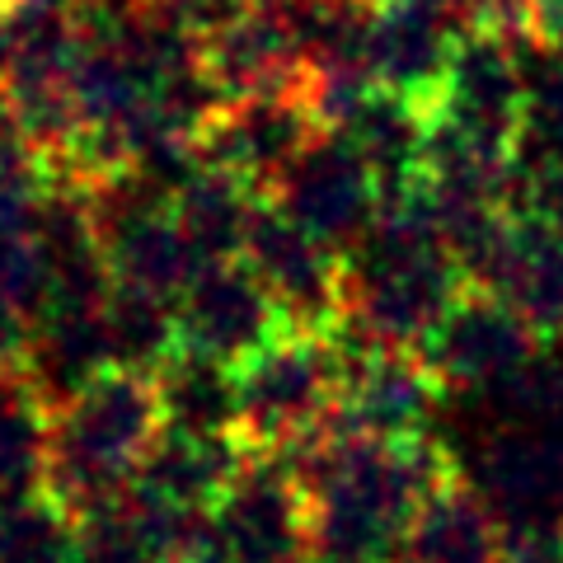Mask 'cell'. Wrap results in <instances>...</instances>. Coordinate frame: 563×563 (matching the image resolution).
I'll return each mask as SVG.
<instances>
[{
    "label": "cell",
    "instance_id": "cell-3",
    "mask_svg": "<svg viewBox=\"0 0 563 563\" xmlns=\"http://www.w3.org/2000/svg\"><path fill=\"white\" fill-rule=\"evenodd\" d=\"M165 432L155 380L141 372H103L90 390L52 409L47 428V493L76 517L122 503L141 465Z\"/></svg>",
    "mask_w": 563,
    "mask_h": 563
},
{
    "label": "cell",
    "instance_id": "cell-24",
    "mask_svg": "<svg viewBox=\"0 0 563 563\" xmlns=\"http://www.w3.org/2000/svg\"><path fill=\"white\" fill-rule=\"evenodd\" d=\"M80 540V517L47 488L0 503V563H70Z\"/></svg>",
    "mask_w": 563,
    "mask_h": 563
},
{
    "label": "cell",
    "instance_id": "cell-23",
    "mask_svg": "<svg viewBox=\"0 0 563 563\" xmlns=\"http://www.w3.org/2000/svg\"><path fill=\"white\" fill-rule=\"evenodd\" d=\"M52 413L20 376H0V503L47 488Z\"/></svg>",
    "mask_w": 563,
    "mask_h": 563
},
{
    "label": "cell",
    "instance_id": "cell-8",
    "mask_svg": "<svg viewBox=\"0 0 563 563\" xmlns=\"http://www.w3.org/2000/svg\"><path fill=\"white\" fill-rule=\"evenodd\" d=\"M217 536L231 563H306L310 559V507L301 479L282 451L244 455L231 488L211 507Z\"/></svg>",
    "mask_w": 563,
    "mask_h": 563
},
{
    "label": "cell",
    "instance_id": "cell-15",
    "mask_svg": "<svg viewBox=\"0 0 563 563\" xmlns=\"http://www.w3.org/2000/svg\"><path fill=\"white\" fill-rule=\"evenodd\" d=\"M103 372H113V347L99 306H57L29 329L20 380L47 413L90 390Z\"/></svg>",
    "mask_w": 563,
    "mask_h": 563
},
{
    "label": "cell",
    "instance_id": "cell-13",
    "mask_svg": "<svg viewBox=\"0 0 563 563\" xmlns=\"http://www.w3.org/2000/svg\"><path fill=\"white\" fill-rule=\"evenodd\" d=\"M461 29L465 20L455 10L418 5V0H380L372 38H366V70L385 90L409 95L418 103H437Z\"/></svg>",
    "mask_w": 563,
    "mask_h": 563
},
{
    "label": "cell",
    "instance_id": "cell-18",
    "mask_svg": "<svg viewBox=\"0 0 563 563\" xmlns=\"http://www.w3.org/2000/svg\"><path fill=\"white\" fill-rule=\"evenodd\" d=\"M404 563H507V526L465 479H446L418 507L404 536Z\"/></svg>",
    "mask_w": 563,
    "mask_h": 563
},
{
    "label": "cell",
    "instance_id": "cell-21",
    "mask_svg": "<svg viewBox=\"0 0 563 563\" xmlns=\"http://www.w3.org/2000/svg\"><path fill=\"white\" fill-rule=\"evenodd\" d=\"M258 202H263V192L254 184H244L240 174L198 165L179 184V192H174V221H179L184 240L192 244V254L202 263L240 258Z\"/></svg>",
    "mask_w": 563,
    "mask_h": 563
},
{
    "label": "cell",
    "instance_id": "cell-25",
    "mask_svg": "<svg viewBox=\"0 0 563 563\" xmlns=\"http://www.w3.org/2000/svg\"><path fill=\"white\" fill-rule=\"evenodd\" d=\"M70 563H165L151 536L136 526L128 503H113L103 512L80 517V540Z\"/></svg>",
    "mask_w": 563,
    "mask_h": 563
},
{
    "label": "cell",
    "instance_id": "cell-20",
    "mask_svg": "<svg viewBox=\"0 0 563 563\" xmlns=\"http://www.w3.org/2000/svg\"><path fill=\"white\" fill-rule=\"evenodd\" d=\"M151 380L155 395H161L165 432L240 437V376L231 362L179 347Z\"/></svg>",
    "mask_w": 563,
    "mask_h": 563
},
{
    "label": "cell",
    "instance_id": "cell-28",
    "mask_svg": "<svg viewBox=\"0 0 563 563\" xmlns=\"http://www.w3.org/2000/svg\"><path fill=\"white\" fill-rule=\"evenodd\" d=\"M526 33L550 47H563V0H526Z\"/></svg>",
    "mask_w": 563,
    "mask_h": 563
},
{
    "label": "cell",
    "instance_id": "cell-4",
    "mask_svg": "<svg viewBox=\"0 0 563 563\" xmlns=\"http://www.w3.org/2000/svg\"><path fill=\"white\" fill-rule=\"evenodd\" d=\"M235 376L240 442L254 451H296L339 413L343 352L333 329H282L235 366Z\"/></svg>",
    "mask_w": 563,
    "mask_h": 563
},
{
    "label": "cell",
    "instance_id": "cell-7",
    "mask_svg": "<svg viewBox=\"0 0 563 563\" xmlns=\"http://www.w3.org/2000/svg\"><path fill=\"white\" fill-rule=\"evenodd\" d=\"M263 198L287 211L291 221H301L310 235H320L329 250L347 254L366 235V225L380 217L385 188L357 155V146L343 132L324 128Z\"/></svg>",
    "mask_w": 563,
    "mask_h": 563
},
{
    "label": "cell",
    "instance_id": "cell-5",
    "mask_svg": "<svg viewBox=\"0 0 563 563\" xmlns=\"http://www.w3.org/2000/svg\"><path fill=\"white\" fill-rule=\"evenodd\" d=\"M540 343L544 339L503 296H493L488 287H465L418 343V357L428 362L442 390L488 399L503 395L531 366Z\"/></svg>",
    "mask_w": 563,
    "mask_h": 563
},
{
    "label": "cell",
    "instance_id": "cell-9",
    "mask_svg": "<svg viewBox=\"0 0 563 563\" xmlns=\"http://www.w3.org/2000/svg\"><path fill=\"white\" fill-rule=\"evenodd\" d=\"M320 132L324 122L306 99V85L301 90H263L225 99L198 136V155L202 165L231 169L244 184L268 192Z\"/></svg>",
    "mask_w": 563,
    "mask_h": 563
},
{
    "label": "cell",
    "instance_id": "cell-12",
    "mask_svg": "<svg viewBox=\"0 0 563 563\" xmlns=\"http://www.w3.org/2000/svg\"><path fill=\"white\" fill-rule=\"evenodd\" d=\"M526 33L507 29H461L446 85L432 109L461 122L474 136L517 146L526 122Z\"/></svg>",
    "mask_w": 563,
    "mask_h": 563
},
{
    "label": "cell",
    "instance_id": "cell-30",
    "mask_svg": "<svg viewBox=\"0 0 563 563\" xmlns=\"http://www.w3.org/2000/svg\"><path fill=\"white\" fill-rule=\"evenodd\" d=\"M372 5H380V0H372Z\"/></svg>",
    "mask_w": 563,
    "mask_h": 563
},
{
    "label": "cell",
    "instance_id": "cell-27",
    "mask_svg": "<svg viewBox=\"0 0 563 563\" xmlns=\"http://www.w3.org/2000/svg\"><path fill=\"white\" fill-rule=\"evenodd\" d=\"M507 563H563V531H507Z\"/></svg>",
    "mask_w": 563,
    "mask_h": 563
},
{
    "label": "cell",
    "instance_id": "cell-1",
    "mask_svg": "<svg viewBox=\"0 0 563 563\" xmlns=\"http://www.w3.org/2000/svg\"><path fill=\"white\" fill-rule=\"evenodd\" d=\"M291 470L310 507L306 563H380L404 550V536L432 488L451 479L446 451L428 437L390 442L329 422L296 446Z\"/></svg>",
    "mask_w": 563,
    "mask_h": 563
},
{
    "label": "cell",
    "instance_id": "cell-2",
    "mask_svg": "<svg viewBox=\"0 0 563 563\" xmlns=\"http://www.w3.org/2000/svg\"><path fill=\"white\" fill-rule=\"evenodd\" d=\"M470 287L455 268L422 188L385 192L380 217L343 254L339 324L372 343L418 347L446 306Z\"/></svg>",
    "mask_w": 563,
    "mask_h": 563
},
{
    "label": "cell",
    "instance_id": "cell-22",
    "mask_svg": "<svg viewBox=\"0 0 563 563\" xmlns=\"http://www.w3.org/2000/svg\"><path fill=\"white\" fill-rule=\"evenodd\" d=\"M99 310H103V329H109L113 366H122V372L155 376L174 352L184 347L174 296H155V291L113 282L109 296L99 301Z\"/></svg>",
    "mask_w": 563,
    "mask_h": 563
},
{
    "label": "cell",
    "instance_id": "cell-10",
    "mask_svg": "<svg viewBox=\"0 0 563 563\" xmlns=\"http://www.w3.org/2000/svg\"><path fill=\"white\" fill-rule=\"evenodd\" d=\"M273 291L291 329H333L343 314V254L310 235L268 198L258 202L240 254Z\"/></svg>",
    "mask_w": 563,
    "mask_h": 563
},
{
    "label": "cell",
    "instance_id": "cell-26",
    "mask_svg": "<svg viewBox=\"0 0 563 563\" xmlns=\"http://www.w3.org/2000/svg\"><path fill=\"white\" fill-rule=\"evenodd\" d=\"M33 161H43V155L33 151V141L24 136V122L14 113V103L0 95V169H20Z\"/></svg>",
    "mask_w": 563,
    "mask_h": 563
},
{
    "label": "cell",
    "instance_id": "cell-19",
    "mask_svg": "<svg viewBox=\"0 0 563 563\" xmlns=\"http://www.w3.org/2000/svg\"><path fill=\"white\" fill-rule=\"evenodd\" d=\"M240 437H188V432H161L136 474V493L155 503L184 507V512H211L221 493L231 488L235 470L244 465Z\"/></svg>",
    "mask_w": 563,
    "mask_h": 563
},
{
    "label": "cell",
    "instance_id": "cell-29",
    "mask_svg": "<svg viewBox=\"0 0 563 563\" xmlns=\"http://www.w3.org/2000/svg\"><path fill=\"white\" fill-rule=\"evenodd\" d=\"M231 5H235V10H244V5H263V0H231Z\"/></svg>",
    "mask_w": 563,
    "mask_h": 563
},
{
    "label": "cell",
    "instance_id": "cell-16",
    "mask_svg": "<svg viewBox=\"0 0 563 563\" xmlns=\"http://www.w3.org/2000/svg\"><path fill=\"white\" fill-rule=\"evenodd\" d=\"M479 287L503 296L540 339H563V225L512 217L503 250Z\"/></svg>",
    "mask_w": 563,
    "mask_h": 563
},
{
    "label": "cell",
    "instance_id": "cell-11",
    "mask_svg": "<svg viewBox=\"0 0 563 563\" xmlns=\"http://www.w3.org/2000/svg\"><path fill=\"white\" fill-rule=\"evenodd\" d=\"M179 306V339L192 352H207L217 362H250L258 347H268L287 324V314L273 301V291L244 258L202 263L188 277V287L174 296Z\"/></svg>",
    "mask_w": 563,
    "mask_h": 563
},
{
    "label": "cell",
    "instance_id": "cell-17",
    "mask_svg": "<svg viewBox=\"0 0 563 563\" xmlns=\"http://www.w3.org/2000/svg\"><path fill=\"white\" fill-rule=\"evenodd\" d=\"M333 132H343L357 146V155L372 165L385 192H404L422 179V165H428L432 103L372 85Z\"/></svg>",
    "mask_w": 563,
    "mask_h": 563
},
{
    "label": "cell",
    "instance_id": "cell-14",
    "mask_svg": "<svg viewBox=\"0 0 563 563\" xmlns=\"http://www.w3.org/2000/svg\"><path fill=\"white\" fill-rule=\"evenodd\" d=\"M202 70L211 76L221 99L263 95V90H301L306 66L301 47L287 24L282 0L244 5L225 24L202 33Z\"/></svg>",
    "mask_w": 563,
    "mask_h": 563
},
{
    "label": "cell",
    "instance_id": "cell-6",
    "mask_svg": "<svg viewBox=\"0 0 563 563\" xmlns=\"http://www.w3.org/2000/svg\"><path fill=\"white\" fill-rule=\"evenodd\" d=\"M333 339L343 352V385L333 422L347 432L390 437V442L428 437L437 399L446 390L428 372V362L418 357V347L372 343L343 324H333Z\"/></svg>",
    "mask_w": 563,
    "mask_h": 563
}]
</instances>
